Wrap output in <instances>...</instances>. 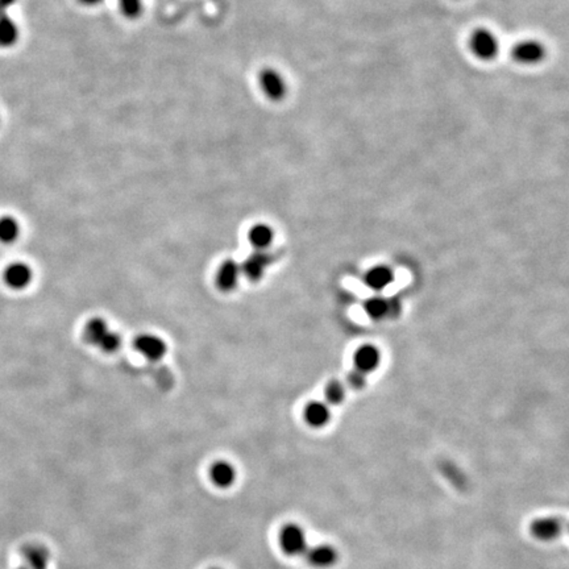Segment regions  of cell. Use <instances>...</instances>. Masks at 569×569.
<instances>
[{
	"label": "cell",
	"instance_id": "22",
	"mask_svg": "<svg viewBox=\"0 0 569 569\" xmlns=\"http://www.w3.org/2000/svg\"><path fill=\"white\" fill-rule=\"evenodd\" d=\"M326 398L332 405H339L344 400V388L338 381H332L326 386Z\"/></svg>",
	"mask_w": 569,
	"mask_h": 569
},
{
	"label": "cell",
	"instance_id": "11",
	"mask_svg": "<svg viewBox=\"0 0 569 569\" xmlns=\"http://www.w3.org/2000/svg\"><path fill=\"white\" fill-rule=\"evenodd\" d=\"M210 479L218 488H231L236 481V469L228 462H215L210 469Z\"/></svg>",
	"mask_w": 569,
	"mask_h": 569
},
{
	"label": "cell",
	"instance_id": "21",
	"mask_svg": "<svg viewBox=\"0 0 569 569\" xmlns=\"http://www.w3.org/2000/svg\"><path fill=\"white\" fill-rule=\"evenodd\" d=\"M365 312L373 319H381L388 315V301L383 298H372L365 303Z\"/></svg>",
	"mask_w": 569,
	"mask_h": 569
},
{
	"label": "cell",
	"instance_id": "20",
	"mask_svg": "<svg viewBox=\"0 0 569 569\" xmlns=\"http://www.w3.org/2000/svg\"><path fill=\"white\" fill-rule=\"evenodd\" d=\"M122 15L128 20L140 18L144 12V0H117Z\"/></svg>",
	"mask_w": 569,
	"mask_h": 569
},
{
	"label": "cell",
	"instance_id": "23",
	"mask_svg": "<svg viewBox=\"0 0 569 569\" xmlns=\"http://www.w3.org/2000/svg\"><path fill=\"white\" fill-rule=\"evenodd\" d=\"M120 346H122L120 335L117 332L110 331L107 334L106 338L103 339V341L100 343L99 348L106 353H112V352H116L120 348Z\"/></svg>",
	"mask_w": 569,
	"mask_h": 569
},
{
	"label": "cell",
	"instance_id": "4",
	"mask_svg": "<svg viewBox=\"0 0 569 569\" xmlns=\"http://www.w3.org/2000/svg\"><path fill=\"white\" fill-rule=\"evenodd\" d=\"M280 544L282 551L289 556L302 555L307 550L306 533L301 528V526L294 523L284 526V528L280 533Z\"/></svg>",
	"mask_w": 569,
	"mask_h": 569
},
{
	"label": "cell",
	"instance_id": "2",
	"mask_svg": "<svg viewBox=\"0 0 569 569\" xmlns=\"http://www.w3.org/2000/svg\"><path fill=\"white\" fill-rule=\"evenodd\" d=\"M472 53L482 61L494 60L499 52L497 36L486 28H477L469 38Z\"/></svg>",
	"mask_w": 569,
	"mask_h": 569
},
{
	"label": "cell",
	"instance_id": "18",
	"mask_svg": "<svg viewBox=\"0 0 569 569\" xmlns=\"http://www.w3.org/2000/svg\"><path fill=\"white\" fill-rule=\"evenodd\" d=\"M273 231L267 224H257L249 231V241L257 250H265L272 244Z\"/></svg>",
	"mask_w": 569,
	"mask_h": 569
},
{
	"label": "cell",
	"instance_id": "1",
	"mask_svg": "<svg viewBox=\"0 0 569 569\" xmlns=\"http://www.w3.org/2000/svg\"><path fill=\"white\" fill-rule=\"evenodd\" d=\"M258 86L272 102H281L287 95V82L275 68H264L258 73Z\"/></svg>",
	"mask_w": 569,
	"mask_h": 569
},
{
	"label": "cell",
	"instance_id": "5",
	"mask_svg": "<svg viewBox=\"0 0 569 569\" xmlns=\"http://www.w3.org/2000/svg\"><path fill=\"white\" fill-rule=\"evenodd\" d=\"M21 559L24 564L18 569H48L50 552L40 543H28L21 547Z\"/></svg>",
	"mask_w": 569,
	"mask_h": 569
},
{
	"label": "cell",
	"instance_id": "24",
	"mask_svg": "<svg viewBox=\"0 0 569 569\" xmlns=\"http://www.w3.org/2000/svg\"><path fill=\"white\" fill-rule=\"evenodd\" d=\"M349 383L353 388H357V389L361 388L365 383V374L358 372V371L352 372V373L349 374Z\"/></svg>",
	"mask_w": 569,
	"mask_h": 569
},
{
	"label": "cell",
	"instance_id": "7",
	"mask_svg": "<svg viewBox=\"0 0 569 569\" xmlns=\"http://www.w3.org/2000/svg\"><path fill=\"white\" fill-rule=\"evenodd\" d=\"M33 280V272L26 262H14L4 270V281L14 290H23Z\"/></svg>",
	"mask_w": 569,
	"mask_h": 569
},
{
	"label": "cell",
	"instance_id": "16",
	"mask_svg": "<svg viewBox=\"0 0 569 569\" xmlns=\"http://www.w3.org/2000/svg\"><path fill=\"white\" fill-rule=\"evenodd\" d=\"M20 38L18 24L7 15L0 16V48H11Z\"/></svg>",
	"mask_w": 569,
	"mask_h": 569
},
{
	"label": "cell",
	"instance_id": "15",
	"mask_svg": "<svg viewBox=\"0 0 569 569\" xmlns=\"http://www.w3.org/2000/svg\"><path fill=\"white\" fill-rule=\"evenodd\" d=\"M304 419L312 427H323L329 423V410L321 402H312L304 409Z\"/></svg>",
	"mask_w": 569,
	"mask_h": 569
},
{
	"label": "cell",
	"instance_id": "10",
	"mask_svg": "<svg viewBox=\"0 0 569 569\" xmlns=\"http://www.w3.org/2000/svg\"><path fill=\"white\" fill-rule=\"evenodd\" d=\"M306 559L317 568H329L338 560V552L327 544H319L306 550Z\"/></svg>",
	"mask_w": 569,
	"mask_h": 569
},
{
	"label": "cell",
	"instance_id": "25",
	"mask_svg": "<svg viewBox=\"0 0 569 569\" xmlns=\"http://www.w3.org/2000/svg\"><path fill=\"white\" fill-rule=\"evenodd\" d=\"M18 0H0V16L6 15V11L12 7Z\"/></svg>",
	"mask_w": 569,
	"mask_h": 569
},
{
	"label": "cell",
	"instance_id": "19",
	"mask_svg": "<svg viewBox=\"0 0 569 569\" xmlns=\"http://www.w3.org/2000/svg\"><path fill=\"white\" fill-rule=\"evenodd\" d=\"M20 235V224L12 216L0 218V241L4 244H12L18 240Z\"/></svg>",
	"mask_w": 569,
	"mask_h": 569
},
{
	"label": "cell",
	"instance_id": "27",
	"mask_svg": "<svg viewBox=\"0 0 569 569\" xmlns=\"http://www.w3.org/2000/svg\"><path fill=\"white\" fill-rule=\"evenodd\" d=\"M213 569H219V568H213Z\"/></svg>",
	"mask_w": 569,
	"mask_h": 569
},
{
	"label": "cell",
	"instance_id": "6",
	"mask_svg": "<svg viewBox=\"0 0 569 569\" xmlns=\"http://www.w3.org/2000/svg\"><path fill=\"white\" fill-rule=\"evenodd\" d=\"M134 348L151 361L161 360L168 349L162 339L156 335H151V334H144V335L137 336L134 340Z\"/></svg>",
	"mask_w": 569,
	"mask_h": 569
},
{
	"label": "cell",
	"instance_id": "26",
	"mask_svg": "<svg viewBox=\"0 0 569 569\" xmlns=\"http://www.w3.org/2000/svg\"><path fill=\"white\" fill-rule=\"evenodd\" d=\"M78 1L86 7H97V6H100L105 0H78Z\"/></svg>",
	"mask_w": 569,
	"mask_h": 569
},
{
	"label": "cell",
	"instance_id": "13",
	"mask_svg": "<svg viewBox=\"0 0 569 569\" xmlns=\"http://www.w3.org/2000/svg\"><path fill=\"white\" fill-rule=\"evenodd\" d=\"M560 531V521H558L556 518H541L533 521L531 525V533L536 539L541 541H552Z\"/></svg>",
	"mask_w": 569,
	"mask_h": 569
},
{
	"label": "cell",
	"instance_id": "14",
	"mask_svg": "<svg viewBox=\"0 0 569 569\" xmlns=\"http://www.w3.org/2000/svg\"><path fill=\"white\" fill-rule=\"evenodd\" d=\"M110 331L111 329L105 320L100 319V318H94L86 324L83 336L90 346L99 348L100 343L103 341V339L106 338V335Z\"/></svg>",
	"mask_w": 569,
	"mask_h": 569
},
{
	"label": "cell",
	"instance_id": "9",
	"mask_svg": "<svg viewBox=\"0 0 569 569\" xmlns=\"http://www.w3.org/2000/svg\"><path fill=\"white\" fill-rule=\"evenodd\" d=\"M241 276V267L235 260H225L223 262L218 275H216V284L222 292H232L236 289Z\"/></svg>",
	"mask_w": 569,
	"mask_h": 569
},
{
	"label": "cell",
	"instance_id": "12",
	"mask_svg": "<svg viewBox=\"0 0 569 569\" xmlns=\"http://www.w3.org/2000/svg\"><path fill=\"white\" fill-rule=\"evenodd\" d=\"M353 361L356 371L364 374L372 372L380 363V352L373 346L366 344L356 351Z\"/></svg>",
	"mask_w": 569,
	"mask_h": 569
},
{
	"label": "cell",
	"instance_id": "17",
	"mask_svg": "<svg viewBox=\"0 0 569 569\" xmlns=\"http://www.w3.org/2000/svg\"><path fill=\"white\" fill-rule=\"evenodd\" d=\"M391 281H393V272L386 267H373L365 276V282L373 290H383L390 284Z\"/></svg>",
	"mask_w": 569,
	"mask_h": 569
},
{
	"label": "cell",
	"instance_id": "3",
	"mask_svg": "<svg viewBox=\"0 0 569 569\" xmlns=\"http://www.w3.org/2000/svg\"><path fill=\"white\" fill-rule=\"evenodd\" d=\"M511 55L516 63L531 66L542 63L547 55V50L541 41L528 38L516 43L511 50Z\"/></svg>",
	"mask_w": 569,
	"mask_h": 569
},
{
	"label": "cell",
	"instance_id": "8",
	"mask_svg": "<svg viewBox=\"0 0 569 569\" xmlns=\"http://www.w3.org/2000/svg\"><path fill=\"white\" fill-rule=\"evenodd\" d=\"M272 258L265 250H257L252 253L244 262L241 267V275L249 278L250 281H258L264 276L267 267L270 265Z\"/></svg>",
	"mask_w": 569,
	"mask_h": 569
}]
</instances>
